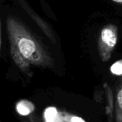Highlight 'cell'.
Instances as JSON below:
<instances>
[{"label":"cell","mask_w":122,"mask_h":122,"mask_svg":"<svg viewBox=\"0 0 122 122\" xmlns=\"http://www.w3.org/2000/svg\"><path fill=\"white\" fill-rule=\"evenodd\" d=\"M6 30L11 58L23 73L31 76V66L54 68L52 55L22 22L9 16L6 19Z\"/></svg>","instance_id":"obj_1"},{"label":"cell","mask_w":122,"mask_h":122,"mask_svg":"<svg viewBox=\"0 0 122 122\" xmlns=\"http://www.w3.org/2000/svg\"><path fill=\"white\" fill-rule=\"evenodd\" d=\"M19 4L26 11V12L29 15V16L34 21V22L37 24V26L41 29V31L46 35V36L50 39L51 42L54 44L56 43V39L55 35L50 27L49 24H47L43 19H41L29 5L24 0H16Z\"/></svg>","instance_id":"obj_3"},{"label":"cell","mask_w":122,"mask_h":122,"mask_svg":"<svg viewBox=\"0 0 122 122\" xmlns=\"http://www.w3.org/2000/svg\"><path fill=\"white\" fill-rule=\"evenodd\" d=\"M110 71L117 76H122V59L114 62L110 67Z\"/></svg>","instance_id":"obj_7"},{"label":"cell","mask_w":122,"mask_h":122,"mask_svg":"<svg viewBox=\"0 0 122 122\" xmlns=\"http://www.w3.org/2000/svg\"><path fill=\"white\" fill-rule=\"evenodd\" d=\"M114 112L116 122H122V79L117 89Z\"/></svg>","instance_id":"obj_4"},{"label":"cell","mask_w":122,"mask_h":122,"mask_svg":"<svg viewBox=\"0 0 122 122\" xmlns=\"http://www.w3.org/2000/svg\"><path fill=\"white\" fill-rule=\"evenodd\" d=\"M58 117L61 122H86L80 117L66 112H59Z\"/></svg>","instance_id":"obj_5"},{"label":"cell","mask_w":122,"mask_h":122,"mask_svg":"<svg viewBox=\"0 0 122 122\" xmlns=\"http://www.w3.org/2000/svg\"><path fill=\"white\" fill-rule=\"evenodd\" d=\"M23 122H40L38 117L34 116V115H31L29 116L26 119L24 120Z\"/></svg>","instance_id":"obj_8"},{"label":"cell","mask_w":122,"mask_h":122,"mask_svg":"<svg viewBox=\"0 0 122 122\" xmlns=\"http://www.w3.org/2000/svg\"><path fill=\"white\" fill-rule=\"evenodd\" d=\"M1 31H2V23L0 18V54H1Z\"/></svg>","instance_id":"obj_9"},{"label":"cell","mask_w":122,"mask_h":122,"mask_svg":"<svg viewBox=\"0 0 122 122\" xmlns=\"http://www.w3.org/2000/svg\"><path fill=\"white\" fill-rule=\"evenodd\" d=\"M118 27L114 24H108L102 29L97 41L98 53L103 62L108 61L118 42Z\"/></svg>","instance_id":"obj_2"},{"label":"cell","mask_w":122,"mask_h":122,"mask_svg":"<svg viewBox=\"0 0 122 122\" xmlns=\"http://www.w3.org/2000/svg\"><path fill=\"white\" fill-rule=\"evenodd\" d=\"M104 89L107 96V99L109 101V108L107 109V115L109 117V118H112V112H113V109L114 108V102H113V97H112V92L111 91L110 87L109 86V85L107 84H104Z\"/></svg>","instance_id":"obj_6"},{"label":"cell","mask_w":122,"mask_h":122,"mask_svg":"<svg viewBox=\"0 0 122 122\" xmlns=\"http://www.w3.org/2000/svg\"><path fill=\"white\" fill-rule=\"evenodd\" d=\"M111 1H114V2H115V3H117L118 4H120L121 6H122V0H111Z\"/></svg>","instance_id":"obj_10"}]
</instances>
